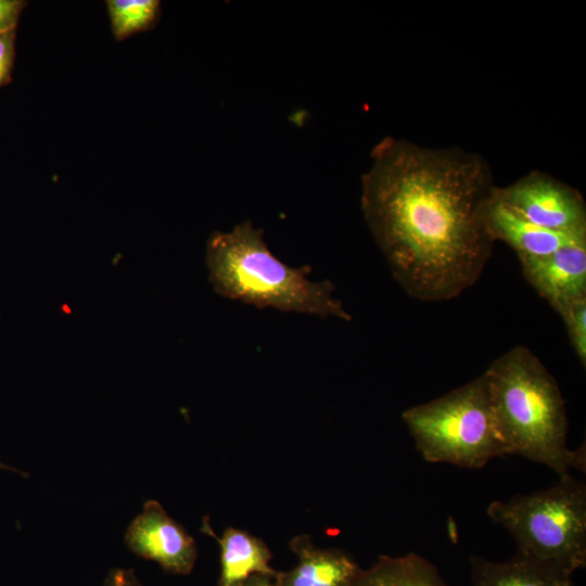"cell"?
I'll return each instance as SVG.
<instances>
[{"mask_svg": "<svg viewBox=\"0 0 586 586\" xmlns=\"http://www.w3.org/2000/svg\"><path fill=\"white\" fill-rule=\"evenodd\" d=\"M361 178V209L392 276L412 298L458 297L481 277L495 240L488 163L460 148L385 137Z\"/></svg>", "mask_w": 586, "mask_h": 586, "instance_id": "1", "label": "cell"}, {"mask_svg": "<svg viewBox=\"0 0 586 586\" xmlns=\"http://www.w3.org/2000/svg\"><path fill=\"white\" fill-rule=\"evenodd\" d=\"M483 373L508 455L542 463L558 476L585 472V446H568V417L558 383L531 349L517 345Z\"/></svg>", "mask_w": 586, "mask_h": 586, "instance_id": "2", "label": "cell"}, {"mask_svg": "<svg viewBox=\"0 0 586 586\" xmlns=\"http://www.w3.org/2000/svg\"><path fill=\"white\" fill-rule=\"evenodd\" d=\"M206 265L215 292L226 298L260 309L352 319L333 296L334 285L330 281H311L307 279L308 266L293 268L278 259L267 246L263 231L250 220L229 232L211 234Z\"/></svg>", "mask_w": 586, "mask_h": 586, "instance_id": "3", "label": "cell"}, {"mask_svg": "<svg viewBox=\"0 0 586 586\" xmlns=\"http://www.w3.org/2000/svg\"><path fill=\"white\" fill-rule=\"evenodd\" d=\"M486 513L513 537L517 556L570 576L586 565V485L571 474L548 488L494 500Z\"/></svg>", "mask_w": 586, "mask_h": 586, "instance_id": "4", "label": "cell"}, {"mask_svg": "<svg viewBox=\"0 0 586 586\" xmlns=\"http://www.w3.org/2000/svg\"><path fill=\"white\" fill-rule=\"evenodd\" d=\"M402 418L425 461L480 469L508 455L484 373Z\"/></svg>", "mask_w": 586, "mask_h": 586, "instance_id": "5", "label": "cell"}, {"mask_svg": "<svg viewBox=\"0 0 586 586\" xmlns=\"http://www.w3.org/2000/svg\"><path fill=\"white\" fill-rule=\"evenodd\" d=\"M494 198L543 228L559 232H586L583 195L546 173L534 170L511 184L495 187Z\"/></svg>", "mask_w": 586, "mask_h": 586, "instance_id": "6", "label": "cell"}, {"mask_svg": "<svg viewBox=\"0 0 586 586\" xmlns=\"http://www.w3.org/2000/svg\"><path fill=\"white\" fill-rule=\"evenodd\" d=\"M125 543L135 555L173 574H190L198 558L192 536L155 500H148L131 521Z\"/></svg>", "mask_w": 586, "mask_h": 586, "instance_id": "7", "label": "cell"}, {"mask_svg": "<svg viewBox=\"0 0 586 586\" xmlns=\"http://www.w3.org/2000/svg\"><path fill=\"white\" fill-rule=\"evenodd\" d=\"M519 262L524 278L558 314L586 298V241Z\"/></svg>", "mask_w": 586, "mask_h": 586, "instance_id": "8", "label": "cell"}, {"mask_svg": "<svg viewBox=\"0 0 586 586\" xmlns=\"http://www.w3.org/2000/svg\"><path fill=\"white\" fill-rule=\"evenodd\" d=\"M290 548L297 563L289 571L277 572L278 586H355L362 570L346 552L334 548H319L311 538H292Z\"/></svg>", "mask_w": 586, "mask_h": 586, "instance_id": "9", "label": "cell"}, {"mask_svg": "<svg viewBox=\"0 0 586 586\" xmlns=\"http://www.w3.org/2000/svg\"><path fill=\"white\" fill-rule=\"evenodd\" d=\"M486 224L495 241L507 243L519 257L547 256L563 246L585 242L586 232H559L537 226L494 198L486 208Z\"/></svg>", "mask_w": 586, "mask_h": 586, "instance_id": "10", "label": "cell"}, {"mask_svg": "<svg viewBox=\"0 0 586 586\" xmlns=\"http://www.w3.org/2000/svg\"><path fill=\"white\" fill-rule=\"evenodd\" d=\"M216 537L220 550L218 586H238L255 574L275 577L277 572L270 561L272 555L267 545L246 531L228 527Z\"/></svg>", "mask_w": 586, "mask_h": 586, "instance_id": "11", "label": "cell"}, {"mask_svg": "<svg viewBox=\"0 0 586 586\" xmlns=\"http://www.w3.org/2000/svg\"><path fill=\"white\" fill-rule=\"evenodd\" d=\"M472 586H575L572 576L514 555L507 561L469 557Z\"/></svg>", "mask_w": 586, "mask_h": 586, "instance_id": "12", "label": "cell"}, {"mask_svg": "<svg viewBox=\"0 0 586 586\" xmlns=\"http://www.w3.org/2000/svg\"><path fill=\"white\" fill-rule=\"evenodd\" d=\"M355 586H448L436 568L416 553L380 556L362 570Z\"/></svg>", "mask_w": 586, "mask_h": 586, "instance_id": "13", "label": "cell"}, {"mask_svg": "<svg viewBox=\"0 0 586 586\" xmlns=\"http://www.w3.org/2000/svg\"><path fill=\"white\" fill-rule=\"evenodd\" d=\"M112 30L117 40L150 28L160 14L157 0L107 1Z\"/></svg>", "mask_w": 586, "mask_h": 586, "instance_id": "14", "label": "cell"}, {"mask_svg": "<svg viewBox=\"0 0 586 586\" xmlns=\"http://www.w3.org/2000/svg\"><path fill=\"white\" fill-rule=\"evenodd\" d=\"M570 343L579 359L586 364V298L577 301L561 313Z\"/></svg>", "mask_w": 586, "mask_h": 586, "instance_id": "15", "label": "cell"}, {"mask_svg": "<svg viewBox=\"0 0 586 586\" xmlns=\"http://www.w3.org/2000/svg\"><path fill=\"white\" fill-rule=\"evenodd\" d=\"M15 30L0 34V87L11 79L14 62Z\"/></svg>", "mask_w": 586, "mask_h": 586, "instance_id": "16", "label": "cell"}, {"mask_svg": "<svg viewBox=\"0 0 586 586\" xmlns=\"http://www.w3.org/2000/svg\"><path fill=\"white\" fill-rule=\"evenodd\" d=\"M25 5L21 0H0V34L16 29Z\"/></svg>", "mask_w": 586, "mask_h": 586, "instance_id": "17", "label": "cell"}, {"mask_svg": "<svg viewBox=\"0 0 586 586\" xmlns=\"http://www.w3.org/2000/svg\"><path fill=\"white\" fill-rule=\"evenodd\" d=\"M102 586H142L135 572L128 569L117 568L112 570Z\"/></svg>", "mask_w": 586, "mask_h": 586, "instance_id": "18", "label": "cell"}, {"mask_svg": "<svg viewBox=\"0 0 586 586\" xmlns=\"http://www.w3.org/2000/svg\"><path fill=\"white\" fill-rule=\"evenodd\" d=\"M238 586H278L275 578L269 575L255 574L246 578Z\"/></svg>", "mask_w": 586, "mask_h": 586, "instance_id": "19", "label": "cell"}, {"mask_svg": "<svg viewBox=\"0 0 586 586\" xmlns=\"http://www.w3.org/2000/svg\"><path fill=\"white\" fill-rule=\"evenodd\" d=\"M0 469L9 470V471H15V472L22 474L21 471H18V470H16V469H14V468H12V467H10V466L3 463L2 461H0Z\"/></svg>", "mask_w": 586, "mask_h": 586, "instance_id": "20", "label": "cell"}]
</instances>
